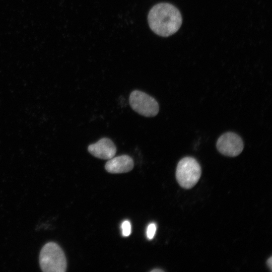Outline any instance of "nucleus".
<instances>
[{
    "instance_id": "nucleus-1",
    "label": "nucleus",
    "mask_w": 272,
    "mask_h": 272,
    "mask_svg": "<svg viewBox=\"0 0 272 272\" xmlns=\"http://www.w3.org/2000/svg\"><path fill=\"white\" fill-rule=\"evenodd\" d=\"M148 21L151 29L158 35L169 36L176 32L182 24L178 9L171 4L161 3L149 12Z\"/></svg>"
},
{
    "instance_id": "nucleus-2",
    "label": "nucleus",
    "mask_w": 272,
    "mask_h": 272,
    "mask_svg": "<svg viewBox=\"0 0 272 272\" xmlns=\"http://www.w3.org/2000/svg\"><path fill=\"white\" fill-rule=\"evenodd\" d=\"M39 264L44 272H64L66 269V259L61 248L56 243L49 242L41 248Z\"/></svg>"
},
{
    "instance_id": "nucleus-3",
    "label": "nucleus",
    "mask_w": 272,
    "mask_h": 272,
    "mask_svg": "<svg viewBox=\"0 0 272 272\" xmlns=\"http://www.w3.org/2000/svg\"><path fill=\"white\" fill-rule=\"evenodd\" d=\"M201 174L200 166L192 157H184L177 164L176 178L178 184L183 188L193 187L198 181Z\"/></svg>"
},
{
    "instance_id": "nucleus-4",
    "label": "nucleus",
    "mask_w": 272,
    "mask_h": 272,
    "mask_svg": "<svg viewBox=\"0 0 272 272\" xmlns=\"http://www.w3.org/2000/svg\"><path fill=\"white\" fill-rule=\"evenodd\" d=\"M129 102L134 111L146 117L155 116L159 112V104L155 99L141 91H132Z\"/></svg>"
},
{
    "instance_id": "nucleus-5",
    "label": "nucleus",
    "mask_w": 272,
    "mask_h": 272,
    "mask_svg": "<svg viewBox=\"0 0 272 272\" xmlns=\"http://www.w3.org/2000/svg\"><path fill=\"white\" fill-rule=\"evenodd\" d=\"M243 147V143L241 138L231 132L222 134L217 142V148L219 152L228 157L239 155L242 152Z\"/></svg>"
},
{
    "instance_id": "nucleus-6",
    "label": "nucleus",
    "mask_w": 272,
    "mask_h": 272,
    "mask_svg": "<svg viewBox=\"0 0 272 272\" xmlns=\"http://www.w3.org/2000/svg\"><path fill=\"white\" fill-rule=\"evenodd\" d=\"M88 151L96 158L109 160L115 156L116 148L110 139L104 138L96 143L90 145L88 147Z\"/></svg>"
},
{
    "instance_id": "nucleus-7",
    "label": "nucleus",
    "mask_w": 272,
    "mask_h": 272,
    "mask_svg": "<svg viewBox=\"0 0 272 272\" xmlns=\"http://www.w3.org/2000/svg\"><path fill=\"white\" fill-rule=\"evenodd\" d=\"M132 159L126 155L113 157L105 165L106 170L111 173H126L131 171L133 167Z\"/></svg>"
},
{
    "instance_id": "nucleus-8",
    "label": "nucleus",
    "mask_w": 272,
    "mask_h": 272,
    "mask_svg": "<svg viewBox=\"0 0 272 272\" xmlns=\"http://www.w3.org/2000/svg\"><path fill=\"white\" fill-rule=\"evenodd\" d=\"M122 234L123 236L127 237L131 233V224L127 221H124L121 225Z\"/></svg>"
},
{
    "instance_id": "nucleus-9",
    "label": "nucleus",
    "mask_w": 272,
    "mask_h": 272,
    "mask_svg": "<svg viewBox=\"0 0 272 272\" xmlns=\"http://www.w3.org/2000/svg\"><path fill=\"white\" fill-rule=\"evenodd\" d=\"M156 231V225L155 223L150 224L147 227L146 234L149 239L153 238Z\"/></svg>"
},
{
    "instance_id": "nucleus-10",
    "label": "nucleus",
    "mask_w": 272,
    "mask_h": 272,
    "mask_svg": "<svg viewBox=\"0 0 272 272\" xmlns=\"http://www.w3.org/2000/svg\"><path fill=\"white\" fill-rule=\"evenodd\" d=\"M266 264L267 266L270 268V270H271V266H272V257L271 256L269 257V259H267L266 261Z\"/></svg>"
},
{
    "instance_id": "nucleus-11",
    "label": "nucleus",
    "mask_w": 272,
    "mask_h": 272,
    "mask_svg": "<svg viewBox=\"0 0 272 272\" xmlns=\"http://www.w3.org/2000/svg\"><path fill=\"white\" fill-rule=\"evenodd\" d=\"M151 272H160V271H163V270L161 269L156 268V269H154L151 270Z\"/></svg>"
}]
</instances>
